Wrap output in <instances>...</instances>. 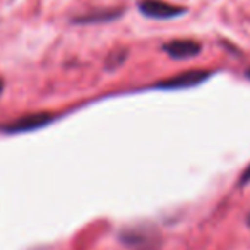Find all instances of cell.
Returning <instances> with one entry per match:
<instances>
[{
  "label": "cell",
  "instance_id": "obj_1",
  "mask_svg": "<svg viewBox=\"0 0 250 250\" xmlns=\"http://www.w3.org/2000/svg\"><path fill=\"white\" fill-rule=\"evenodd\" d=\"M118 240L129 250H160L161 247V235L153 225H134L124 228Z\"/></svg>",
  "mask_w": 250,
  "mask_h": 250
},
{
  "label": "cell",
  "instance_id": "obj_2",
  "mask_svg": "<svg viewBox=\"0 0 250 250\" xmlns=\"http://www.w3.org/2000/svg\"><path fill=\"white\" fill-rule=\"evenodd\" d=\"M53 120V115L48 111H38V113H29L24 117H19L16 120L9 122L5 125H0V130L5 134H22L31 132V130L42 129Z\"/></svg>",
  "mask_w": 250,
  "mask_h": 250
},
{
  "label": "cell",
  "instance_id": "obj_3",
  "mask_svg": "<svg viewBox=\"0 0 250 250\" xmlns=\"http://www.w3.org/2000/svg\"><path fill=\"white\" fill-rule=\"evenodd\" d=\"M211 76L212 72H208L204 69L187 70V72L177 74V76L161 81V83L156 84V87H160V89H185V87L199 86L204 81H208Z\"/></svg>",
  "mask_w": 250,
  "mask_h": 250
},
{
  "label": "cell",
  "instance_id": "obj_4",
  "mask_svg": "<svg viewBox=\"0 0 250 250\" xmlns=\"http://www.w3.org/2000/svg\"><path fill=\"white\" fill-rule=\"evenodd\" d=\"M139 11L143 12V16L151 19H173L184 14V9L171 5L163 0H143L139 4Z\"/></svg>",
  "mask_w": 250,
  "mask_h": 250
},
{
  "label": "cell",
  "instance_id": "obj_5",
  "mask_svg": "<svg viewBox=\"0 0 250 250\" xmlns=\"http://www.w3.org/2000/svg\"><path fill=\"white\" fill-rule=\"evenodd\" d=\"M163 50L171 59L185 60L199 55L202 46L195 40H173V42H168L167 45H163Z\"/></svg>",
  "mask_w": 250,
  "mask_h": 250
},
{
  "label": "cell",
  "instance_id": "obj_6",
  "mask_svg": "<svg viewBox=\"0 0 250 250\" xmlns=\"http://www.w3.org/2000/svg\"><path fill=\"white\" fill-rule=\"evenodd\" d=\"M122 11L120 9H103V11H94L83 18H77L76 22H83V24H96V22H108L113 19L120 18Z\"/></svg>",
  "mask_w": 250,
  "mask_h": 250
},
{
  "label": "cell",
  "instance_id": "obj_7",
  "mask_svg": "<svg viewBox=\"0 0 250 250\" xmlns=\"http://www.w3.org/2000/svg\"><path fill=\"white\" fill-rule=\"evenodd\" d=\"M127 59V52L120 50V52L110 53V57L106 59V69H117L118 65H122V62Z\"/></svg>",
  "mask_w": 250,
  "mask_h": 250
},
{
  "label": "cell",
  "instance_id": "obj_8",
  "mask_svg": "<svg viewBox=\"0 0 250 250\" xmlns=\"http://www.w3.org/2000/svg\"><path fill=\"white\" fill-rule=\"evenodd\" d=\"M249 182H250V165H249V168L242 173V177H240V185H245V184H249Z\"/></svg>",
  "mask_w": 250,
  "mask_h": 250
},
{
  "label": "cell",
  "instance_id": "obj_9",
  "mask_svg": "<svg viewBox=\"0 0 250 250\" xmlns=\"http://www.w3.org/2000/svg\"><path fill=\"white\" fill-rule=\"evenodd\" d=\"M4 89H5V83H4V79L0 77V96H2V93H4Z\"/></svg>",
  "mask_w": 250,
  "mask_h": 250
},
{
  "label": "cell",
  "instance_id": "obj_10",
  "mask_svg": "<svg viewBox=\"0 0 250 250\" xmlns=\"http://www.w3.org/2000/svg\"><path fill=\"white\" fill-rule=\"evenodd\" d=\"M247 77H249V79H250V69L247 70Z\"/></svg>",
  "mask_w": 250,
  "mask_h": 250
}]
</instances>
